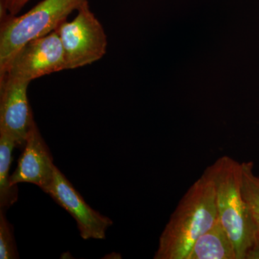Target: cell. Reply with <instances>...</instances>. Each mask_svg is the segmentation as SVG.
Instances as JSON below:
<instances>
[{
  "label": "cell",
  "mask_w": 259,
  "mask_h": 259,
  "mask_svg": "<svg viewBox=\"0 0 259 259\" xmlns=\"http://www.w3.org/2000/svg\"><path fill=\"white\" fill-rule=\"evenodd\" d=\"M215 188L210 168L191 186L162 232L154 259H186L191 247L218 221Z\"/></svg>",
  "instance_id": "obj_1"
},
{
  "label": "cell",
  "mask_w": 259,
  "mask_h": 259,
  "mask_svg": "<svg viewBox=\"0 0 259 259\" xmlns=\"http://www.w3.org/2000/svg\"><path fill=\"white\" fill-rule=\"evenodd\" d=\"M209 167L215 188L218 220L234 244L237 259H247L259 238L242 193L241 163L224 156Z\"/></svg>",
  "instance_id": "obj_2"
},
{
  "label": "cell",
  "mask_w": 259,
  "mask_h": 259,
  "mask_svg": "<svg viewBox=\"0 0 259 259\" xmlns=\"http://www.w3.org/2000/svg\"><path fill=\"white\" fill-rule=\"evenodd\" d=\"M84 0H44L20 17L1 15L0 77L10 61L23 46L34 39L49 35L77 10Z\"/></svg>",
  "instance_id": "obj_3"
},
{
  "label": "cell",
  "mask_w": 259,
  "mask_h": 259,
  "mask_svg": "<svg viewBox=\"0 0 259 259\" xmlns=\"http://www.w3.org/2000/svg\"><path fill=\"white\" fill-rule=\"evenodd\" d=\"M71 22L66 20L56 28L64 49L66 70L93 64L106 54L107 41L103 27L84 0Z\"/></svg>",
  "instance_id": "obj_4"
},
{
  "label": "cell",
  "mask_w": 259,
  "mask_h": 259,
  "mask_svg": "<svg viewBox=\"0 0 259 259\" xmlns=\"http://www.w3.org/2000/svg\"><path fill=\"white\" fill-rule=\"evenodd\" d=\"M64 49L56 30L27 42L10 61L5 77L30 83L45 75L66 70Z\"/></svg>",
  "instance_id": "obj_5"
},
{
  "label": "cell",
  "mask_w": 259,
  "mask_h": 259,
  "mask_svg": "<svg viewBox=\"0 0 259 259\" xmlns=\"http://www.w3.org/2000/svg\"><path fill=\"white\" fill-rule=\"evenodd\" d=\"M42 191L74 218L83 240L105 239L113 221L92 208L57 167L51 183Z\"/></svg>",
  "instance_id": "obj_6"
},
{
  "label": "cell",
  "mask_w": 259,
  "mask_h": 259,
  "mask_svg": "<svg viewBox=\"0 0 259 259\" xmlns=\"http://www.w3.org/2000/svg\"><path fill=\"white\" fill-rule=\"evenodd\" d=\"M29 82L5 77L0 79V134L6 135L23 148L34 122L29 105Z\"/></svg>",
  "instance_id": "obj_7"
},
{
  "label": "cell",
  "mask_w": 259,
  "mask_h": 259,
  "mask_svg": "<svg viewBox=\"0 0 259 259\" xmlns=\"http://www.w3.org/2000/svg\"><path fill=\"white\" fill-rule=\"evenodd\" d=\"M56 167L50 149L34 121L27 135L18 166L10 177L11 185L30 183L42 190L54 178Z\"/></svg>",
  "instance_id": "obj_8"
},
{
  "label": "cell",
  "mask_w": 259,
  "mask_h": 259,
  "mask_svg": "<svg viewBox=\"0 0 259 259\" xmlns=\"http://www.w3.org/2000/svg\"><path fill=\"white\" fill-rule=\"evenodd\" d=\"M186 259H237L234 244L219 220L196 240Z\"/></svg>",
  "instance_id": "obj_9"
},
{
  "label": "cell",
  "mask_w": 259,
  "mask_h": 259,
  "mask_svg": "<svg viewBox=\"0 0 259 259\" xmlns=\"http://www.w3.org/2000/svg\"><path fill=\"white\" fill-rule=\"evenodd\" d=\"M17 147L16 143L9 136L0 134V209L6 211L18 199V185H12L10 170L12 153Z\"/></svg>",
  "instance_id": "obj_10"
},
{
  "label": "cell",
  "mask_w": 259,
  "mask_h": 259,
  "mask_svg": "<svg viewBox=\"0 0 259 259\" xmlns=\"http://www.w3.org/2000/svg\"><path fill=\"white\" fill-rule=\"evenodd\" d=\"M242 165V193L254 223L259 238V177L253 171L251 162Z\"/></svg>",
  "instance_id": "obj_11"
},
{
  "label": "cell",
  "mask_w": 259,
  "mask_h": 259,
  "mask_svg": "<svg viewBox=\"0 0 259 259\" xmlns=\"http://www.w3.org/2000/svg\"><path fill=\"white\" fill-rule=\"evenodd\" d=\"M20 258L16 242L14 227L5 216V211L0 209V258L17 259Z\"/></svg>",
  "instance_id": "obj_12"
},
{
  "label": "cell",
  "mask_w": 259,
  "mask_h": 259,
  "mask_svg": "<svg viewBox=\"0 0 259 259\" xmlns=\"http://www.w3.org/2000/svg\"><path fill=\"white\" fill-rule=\"evenodd\" d=\"M1 12L8 11L10 15H15L23 8L29 0H1Z\"/></svg>",
  "instance_id": "obj_13"
}]
</instances>
